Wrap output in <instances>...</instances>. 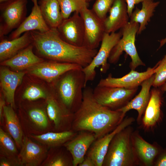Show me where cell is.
Segmentation results:
<instances>
[{
	"mask_svg": "<svg viewBox=\"0 0 166 166\" xmlns=\"http://www.w3.org/2000/svg\"><path fill=\"white\" fill-rule=\"evenodd\" d=\"M93 89L86 86L82 103L74 113L72 129L94 133L97 139L114 130L125 118L122 112L111 110L99 103L94 97Z\"/></svg>",
	"mask_w": 166,
	"mask_h": 166,
	"instance_id": "6da1fadb",
	"label": "cell"
},
{
	"mask_svg": "<svg viewBox=\"0 0 166 166\" xmlns=\"http://www.w3.org/2000/svg\"><path fill=\"white\" fill-rule=\"evenodd\" d=\"M32 45L42 56L52 60L79 65L83 68L88 65L97 53V49L69 44L59 36L57 28L45 32L30 31Z\"/></svg>",
	"mask_w": 166,
	"mask_h": 166,
	"instance_id": "7a4b0ae2",
	"label": "cell"
},
{
	"mask_svg": "<svg viewBox=\"0 0 166 166\" xmlns=\"http://www.w3.org/2000/svg\"><path fill=\"white\" fill-rule=\"evenodd\" d=\"M57 79V97L69 110L74 113L80 107L86 87L82 69L69 70Z\"/></svg>",
	"mask_w": 166,
	"mask_h": 166,
	"instance_id": "3957f363",
	"label": "cell"
},
{
	"mask_svg": "<svg viewBox=\"0 0 166 166\" xmlns=\"http://www.w3.org/2000/svg\"><path fill=\"white\" fill-rule=\"evenodd\" d=\"M131 125L117 133L111 140L102 166H140L132 146Z\"/></svg>",
	"mask_w": 166,
	"mask_h": 166,
	"instance_id": "277c9868",
	"label": "cell"
},
{
	"mask_svg": "<svg viewBox=\"0 0 166 166\" xmlns=\"http://www.w3.org/2000/svg\"><path fill=\"white\" fill-rule=\"evenodd\" d=\"M139 27L138 23L129 21L120 30L122 36L110 52L108 59L110 63H116L124 51L131 59L129 65L131 70H135L140 65L145 66L139 57L135 44L136 36Z\"/></svg>",
	"mask_w": 166,
	"mask_h": 166,
	"instance_id": "5b68a950",
	"label": "cell"
},
{
	"mask_svg": "<svg viewBox=\"0 0 166 166\" xmlns=\"http://www.w3.org/2000/svg\"><path fill=\"white\" fill-rule=\"evenodd\" d=\"M122 36L120 30L118 32L104 33L100 48L97 53L90 63L82 69L85 75L86 86L88 82L94 79L96 74V69L97 67L101 66V71L102 73H106L110 66L107 61L110 52Z\"/></svg>",
	"mask_w": 166,
	"mask_h": 166,
	"instance_id": "8992f818",
	"label": "cell"
},
{
	"mask_svg": "<svg viewBox=\"0 0 166 166\" xmlns=\"http://www.w3.org/2000/svg\"><path fill=\"white\" fill-rule=\"evenodd\" d=\"M137 89L97 85L93 89V94L94 97L101 105L111 110H117L129 102Z\"/></svg>",
	"mask_w": 166,
	"mask_h": 166,
	"instance_id": "52a82bcc",
	"label": "cell"
},
{
	"mask_svg": "<svg viewBox=\"0 0 166 166\" xmlns=\"http://www.w3.org/2000/svg\"><path fill=\"white\" fill-rule=\"evenodd\" d=\"M27 0H14L0 4V38L17 28L26 18Z\"/></svg>",
	"mask_w": 166,
	"mask_h": 166,
	"instance_id": "ba28073f",
	"label": "cell"
},
{
	"mask_svg": "<svg viewBox=\"0 0 166 166\" xmlns=\"http://www.w3.org/2000/svg\"><path fill=\"white\" fill-rule=\"evenodd\" d=\"M79 13L83 19L84 25L85 35L83 46L92 49H97L105 32L103 21L87 6L83 8Z\"/></svg>",
	"mask_w": 166,
	"mask_h": 166,
	"instance_id": "9c48e42d",
	"label": "cell"
},
{
	"mask_svg": "<svg viewBox=\"0 0 166 166\" xmlns=\"http://www.w3.org/2000/svg\"><path fill=\"white\" fill-rule=\"evenodd\" d=\"M59 36L64 41L74 46H83L85 29L83 20L79 12L63 19L57 28Z\"/></svg>",
	"mask_w": 166,
	"mask_h": 166,
	"instance_id": "30bf717a",
	"label": "cell"
},
{
	"mask_svg": "<svg viewBox=\"0 0 166 166\" xmlns=\"http://www.w3.org/2000/svg\"><path fill=\"white\" fill-rule=\"evenodd\" d=\"M164 93L160 87H154L150 91V99L140 124L145 131H152L163 120Z\"/></svg>",
	"mask_w": 166,
	"mask_h": 166,
	"instance_id": "8fae6325",
	"label": "cell"
},
{
	"mask_svg": "<svg viewBox=\"0 0 166 166\" xmlns=\"http://www.w3.org/2000/svg\"><path fill=\"white\" fill-rule=\"evenodd\" d=\"M82 69V66L77 64L52 60L38 63L28 68V70L30 74L51 82L69 70Z\"/></svg>",
	"mask_w": 166,
	"mask_h": 166,
	"instance_id": "7c38bea8",
	"label": "cell"
},
{
	"mask_svg": "<svg viewBox=\"0 0 166 166\" xmlns=\"http://www.w3.org/2000/svg\"><path fill=\"white\" fill-rule=\"evenodd\" d=\"M135 121L133 117H125L114 130L96 139L90 146L86 156L92 159L95 166H102L109 146L113 137L125 128L131 125Z\"/></svg>",
	"mask_w": 166,
	"mask_h": 166,
	"instance_id": "4fadbf2b",
	"label": "cell"
},
{
	"mask_svg": "<svg viewBox=\"0 0 166 166\" xmlns=\"http://www.w3.org/2000/svg\"><path fill=\"white\" fill-rule=\"evenodd\" d=\"M157 64L152 68L149 67L145 71L139 72L131 70L127 74L120 78H115L111 74L101 79L97 85L101 86L121 87L127 89L138 88L145 80L155 73Z\"/></svg>",
	"mask_w": 166,
	"mask_h": 166,
	"instance_id": "5bb4252c",
	"label": "cell"
},
{
	"mask_svg": "<svg viewBox=\"0 0 166 166\" xmlns=\"http://www.w3.org/2000/svg\"><path fill=\"white\" fill-rule=\"evenodd\" d=\"M132 142L140 166H153L156 157L163 149L157 142L151 144L145 140L137 130L131 135Z\"/></svg>",
	"mask_w": 166,
	"mask_h": 166,
	"instance_id": "9a60e30c",
	"label": "cell"
},
{
	"mask_svg": "<svg viewBox=\"0 0 166 166\" xmlns=\"http://www.w3.org/2000/svg\"><path fill=\"white\" fill-rule=\"evenodd\" d=\"M96 139L93 133L80 131L64 144V146L72 156L73 166H77L81 162L90 146Z\"/></svg>",
	"mask_w": 166,
	"mask_h": 166,
	"instance_id": "2e32d148",
	"label": "cell"
},
{
	"mask_svg": "<svg viewBox=\"0 0 166 166\" xmlns=\"http://www.w3.org/2000/svg\"><path fill=\"white\" fill-rule=\"evenodd\" d=\"M154 76V74L144 81L140 85L141 88L139 93L135 97L132 98L125 106L117 110L122 112L125 116L127 112L130 110H136L138 113L136 121L139 125L141 123L150 99V89L152 86Z\"/></svg>",
	"mask_w": 166,
	"mask_h": 166,
	"instance_id": "e0dca14e",
	"label": "cell"
},
{
	"mask_svg": "<svg viewBox=\"0 0 166 166\" xmlns=\"http://www.w3.org/2000/svg\"><path fill=\"white\" fill-rule=\"evenodd\" d=\"M32 1L34 6L30 14L17 28L11 33L8 39L17 38L28 31L36 30L45 32L50 29L43 19L37 0Z\"/></svg>",
	"mask_w": 166,
	"mask_h": 166,
	"instance_id": "ac0fdd59",
	"label": "cell"
},
{
	"mask_svg": "<svg viewBox=\"0 0 166 166\" xmlns=\"http://www.w3.org/2000/svg\"><path fill=\"white\" fill-rule=\"evenodd\" d=\"M109 14L103 21L105 32H115L129 22L127 5L125 0H115Z\"/></svg>",
	"mask_w": 166,
	"mask_h": 166,
	"instance_id": "d6986e66",
	"label": "cell"
},
{
	"mask_svg": "<svg viewBox=\"0 0 166 166\" xmlns=\"http://www.w3.org/2000/svg\"><path fill=\"white\" fill-rule=\"evenodd\" d=\"M45 150L26 137L23 139L18 159L20 165L37 166L41 164L45 157Z\"/></svg>",
	"mask_w": 166,
	"mask_h": 166,
	"instance_id": "ffe728a7",
	"label": "cell"
},
{
	"mask_svg": "<svg viewBox=\"0 0 166 166\" xmlns=\"http://www.w3.org/2000/svg\"><path fill=\"white\" fill-rule=\"evenodd\" d=\"M25 73L15 72L5 67L0 70V84L7 102L12 107H15L14 94L17 87L22 83Z\"/></svg>",
	"mask_w": 166,
	"mask_h": 166,
	"instance_id": "44dd1931",
	"label": "cell"
},
{
	"mask_svg": "<svg viewBox=\"0 0 166 166\" xmlns=\"http://www.w3.org/2000/svg\"><path fill=\"white\" fill-rule=\"evenodd\" d=\"M32 43L30 31L26 32L22 36L12 40L4 37L0 38V61L9 59Z\"/></svg>",
	"mask_w": 166,
	"mask_h": 166,
	"instance_id": "7402d4cb",
	"label": "cell"
},
{
	"mask_svg": "<svg viewBox=\"0 0 166 166\" xmlns=\"http://www.w3.org/2000/svg\"><path fill=\"white\" fill-rule=\"evenodd\" d=\"M33 48L32 44L11 58L1 62V65L15 70H20L28 69L44 61L42 58L34 53Z\"/></svg>",
	"mask_w": 166,
	"mask_h": 166,
	"instance_id": "603a6c76",
	"label": "cell"
},
{
	"mask_svg": "<svg viewBox=\"0 0 166 166\" xmlns=\"http://www.w3.org/2000/svg\"><path fill=\"white\" fill-rule=\"evenodd\" d=\"M42 17L50 28H57L63 20L58 0H40Z\"/></svg>",
	"mask_w": 166,
	"mask_h": 166,
	"instance_id": "cb8c5ba5",
	"label": "cell"
},
{
	"mask_svg": "<svg viewBox=\"0 0 166 166\" xmlns=\"http://www.w3.org/2000/svg\"><path fill=\"white\" fill-rule=\"evenodd\" d=\"M160 2L154 0H144L142 2L141 9L136 7L130 16V21L138 23L139 27L137 35L140 34L146 28L151 17L153 15L156 7L160 4Z\"/></svg>",
	"mask_w": 166,
	"mask_h": 166,
	"instance_id": "d4e9b609",
	"label": "cell"
},
{
	"mask_svg": "<svg viewBox=\"0 0 166 166\" xmlns=\"http://www.w3.org/2000/svg\"><path fill=\"white\" fill-rule=\"evenodd\" d=\"M78 132L72 129L59 132H49L39 135H34L32 137L41 143L53 147L63 145L71 139Z\"/></svg>",
	"mask_w": 166,
	"mask_h": 166,
	"instance_id": "484cf974",
	"label": "cell"
},
{
	"mask_svg": "<svg viewBox=\"0 0 166 166\" xmlns=\"http://www.w3.org/2000/svg\"><path fill=\"white\" fill-rule=\"evenodd\" d=\"M10 105H5L3 108L6 126L9 133L17 145L21 147L22 141V131L17 117Z\"/></svg>",
	"mask_w": 166,
	"mask_h": 166,
	"instance_id": "4316f807",
	"label": "cell"
},
{
	"mask_svg": "<svg viewBox=\"0 0 166 166\" xmlns=\"http://www.w3.org/2000/svg\"><path fill=\"white\" fill-rule=\"evenodd\" d=\"M64 19L68 18L73 12H79L84 7H88L86 0H58Z\"/></svg>",
	"mask_w": 166,
	"mask_h": 166,
	"instance_id": "83f0119b",
	"label": "cell"
},
{
	"mask_svg": "<svg viewBox=\"0 0 166 166\" xmlns=\"http://www.w3.org/2000/svg\"><path fill=\"white\" fill-rule=\"evenodd\" d=\"M11 136L0 128V152L4 156L13 158L17 154L15 143Z\"/></svg>",
	"mask_w": 166,
	"mask_h": 166,
	"instance_id": "f1b7e54d",
	"label": "cell"
},
{
	"mask_svg": "<svg viewBox=\"0 0 166 166\" xmlns=\"http://www.w3.org/2000/svg\"><path fill=\"white\" fill-rule=\"evenodd\" d=\"M48 166H73V159L70 153L68 154L59 151L54 154L45 164Z\"/></svg>",
	"mask_w": 166,
	"mask_h": 166,
	"instance_id": "f546056e",
	"label": "cell"
},
{
	"mask_svg": "<svg viewBox=\"0 0 166 166\" xmlns=\"http://www.w3.org/2000/svg\"><path fill=\"white\" fill-rule=\"evenodd\" d=\"M152 86L159 87L166 82V54L157 63Z\"/></svg>",
	"mask_w": 166,
	"mask_h": 166,
	"instance_id": "4dcf8cb0",
	"label": "cell"
},
{
	"mask_svg": "<svg viewBox=\"0 0 166 166\" xmlns=\"http://www.w3.org/2000/svg\"><path fill=\"white\" fill-rule=\"evenodd\" d=\"M115 0H96L91 9L94 13L104 21L110 10Z\"/></svg>",
	"mask_w": 166,
	"mask_h": 166,
	"instance_id": "1f68e13d",
	"label": "cell"
},
{
	"mask_svg": "<svg viewBox=\"0 0 166 166\" xmlns=\"http://www.w3.org/2000/svg\"><path fill=\"white\" fill-rule=\"evenodd\" d=\"M28 114L31 120L38 127L45 128L48 126L47 118L42 110L38 108L33 109L29 111Z\"/></svg>",
	"mask_w": 166,
	"mask_h": 166,
	"instance_id": "d6a6232c",
	"label": "cell"
},
{
	"mask_svg": "<svg viewBox=\"0 0 166 166\" xmlns=\"http://www.w3.org/2000/svg\"><path fill=\"white\" fill-rule=\"evenodd\" d=\"M47 95L45 92L39 87L31 85L28 87L24 91L22 98L30 101H34L40 98H45Z\"/></svg>",
	"mask_w": 166,
	"mask_h": 166,
	"instance_id": "836d02e7",
	"label": "cell"
},
{
	"mask_svg": "<svg viewBox=\"0 0 166 166\" xmlns=\"http://www.w3.org/2000/svg\"><path fill=\"white\" fill-rule=\"evenodd\" d=\"M153 166H166V147L163 148L158 155Z\"/></svg>",
	"mask_w": 166,
	"mask_h": 166,
	"instance_id": "e575fe53",
	"label": "cell"
},
{
	"mask_svg": "<svg viewBox=\"0 0 166 166\" xmlns=\"http://www.w3.org/2000/svg\"><path fill=\"white\" fill-rule=\"evenodd\" d=\"M20 165L19 161H15L13 158L3 157L1 158L0 161V166H15Z\"/></svg>",
	"mask_w": 166,
	"mask_h": 166,
	"instance_id": "d590c367",
	"label": "cell"
},
{
	"mask_svg": "<svg viewBox=\"0 0 166 166\" xmlns=\"http://www.w3.org/2000/svg\"><path fill=\"white\" fill-rule=\"evenodd\" d=\"M144 0H125L126 3L127 7L128 12V15L130 17L136 4L140 2H142Z\"/></svg>",
	"mask_w": 166,
	"mask_h": 166,
	"instance_id": "8d00e7d4",
	"label": "cell"
},
{
	"mask_svg": "<svg viewBox=\"0 0 166 166\" xmlns=\"http://www.w3.org/2000/svg\"><path fill=\"white\" fill-rule=\"evenodd\" d=\"M78 166H95L92 160L89 157L85 156L83 160L78 165Z\"/></svg>",
	"mask_w": 166,
	"mask_h": 166,
	"instance_id": "74e56055",
	"label": "cell"
},
{
	"mask_svg": "<svg viewBox=\"0 0 166 166\" xmlns=\"http://www.w3.org/2000/svg\"><path fill=\"white\" fill-rule=\"evenodd\" d=\"M5 105V101L4 99L0 98V120L1 121H2L3 114V108Z\"/></svg>",
	"mask_w": 166,
	"mask_h": 166,
	"instance_id": "f35d334b",
	"label": "cell"
},
{
	"mask_svg": "<svg viewBox=\"0 0 166 166\" xmlns=\"http://www.w3.org/2000/svg\"><path fill=\"white\" fill-rule=\"evenodd\" d=\"M159 87L162 91L166 93V82Z\"/></svg>",
	"mask_w": 166,
	"mask_h": 166,
	"instance_id": "ab89813d",
	"label": "cell"
},
{
	"mask_svg": "<svg viewBox=\"0 0 166 166\" xmlns=\"http://www.w3.org/2000/svg\"><path fill=\"white\" fill-rule=\"evenodd\" d=\"M14 0H0V4L6 3Z\"/></svg>",
	"mask_w": 166,
	"mask_h": 166,
	"instance_id": "60d3db41",
	"label": "cell"
},
{
	"mask_svg": "<svg viewBox=\"0 0 166 166\" xmlns=\"http://www.w3.org/2000/svg\"><path fill=\"white\" fill-rule=\"evenodd\" d=\"M92 0H86V1H87V2H89L91 1Z\"/></svg>",
	"mask_w": 166,
	"mask_h": 166,
	"instance_id": "b9f144b4",
	"label": "cell"
}]
</instances>
